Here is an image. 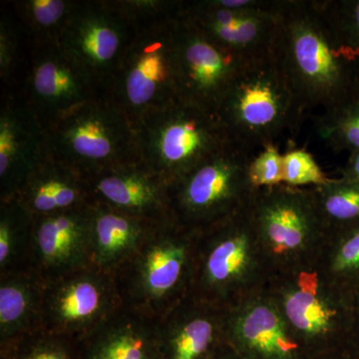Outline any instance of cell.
<instances>
[{
	"instance_id": "6da1fadb",
	"label": "cell",
	"mask_w": 359,
	"mask_h": 359,
	"mask_svg": "<svg viewBox=\"0 0 359 359\" xmlns=\"http://www.w3.org/2000/svg\"><path fill=\"white\" fill-rule=\"evenodd\" d=\"M273 56L304 112H327L359 91V61L339 39L327 0H280Z\"/></svg>"
},
{
	"instance_id": "7a4b0ae2",
	"label": "cell",
	"mask_w": 359,
	"mask_h": 359,
	"mask_svg": "<svg viewBox=\"0 0 359 359\" xmlns=\"http://www.w3.org/2000/svg\"><path fill=\"white\" fill-rule=\"evenodd\" d=\"M197 237L176 221L158 224L115 275L124 306L159 320L192 294Z\"/></svg>"
},
{
	"instance_id": "3957f363",
	"label": "cell",
	"mask_w": 359,
	"mask_h": 359,
	"mask_svg": "<svg viewBox=\"0 0 359 359\" xmlns=\"http://www.w3.org/2000/svg\"><path fill=\"white\" fill-rule=\"evenodd\" d=\"M302 113L294 90L273 55L248 62L217 110L231 140L248 150L276 145V139Z\"/></svg>"
},
{
	"instance_id": "277c9868",
	"label": "cell",
	"mask_w": 359,
	"mask_h": 359,
	"mask_svg": "<svg viewBox=\"0 0 359 359\" xmlns=\"http://www.w3.org/2000/svg\"><path fill=\"white\" fill-rule=\"evenodd\" d=\"M250 163L249 150L233 141L170 186L175 221L199 233L249 205L257 190Z\"/></svg>"
},
{
	"instance_id": "5b68a950",
	"label": "cell",
	"mask_w": 359,
	"mask_h": 359,
	"mask_svg": "<svg viewBox=\"0 0 359 359\" xmlns=\"http://www.w3.org/2000/svg\"><path fill=\"white\" fill-rule=\"evenodd\" d=\"M123 306L115 276L88 266L44 282L41 328L81 340Z\"/></svg>"
},
{
	"instance_id": "8992f818",
	"label": "cell",
	"mask_w": 359,
	"mask_h": 359,
	"mask_svg": "<svg viewBox=\"0 0 359 359\" xmlns=\"http://www.w3.org/2000/svg\"><path fill=\"white\" fill-rule=\"evenodd\" d=\"M250 204L198 233L192 292L195 297L221 306L231 290L244 280L252 264L250 236L256 231Z\"/></svg>"
},
{
	"instance_id": "52a82bcc",
	"label": "cell",
	"mask_w": 359,
	"mask_h": 359,
	"mask_svg": "<svg viewBox=\"0 0 359 359\" xmlns=\"http://www.w3.org/2000/svg\"><path fill=\"white\" fill-rule=\"evenodd\" d=\"M186 28L175 48L181 100L217 113L231 82L250 61L219 46L193 23Z\"/></svg>"
},
{
	"instance_id": "ba28073f",
	"label": "cell",
	"mask_w": 359,
	"mask_h": 359,
	"mask_svg": "<svg viewBox=\"0 0 359 359\" xmlns=\"http://www.w3.org/2000/svg\"><path fill=\"white\" fill-rule=\"evenodd\" d=\"M250 207L257 235L276 256L301 252L325 228L313 191L287 185L259 189Z\"/></svg>"
},
{
	"instance_id": "9c48e42d",
	"label": "cell",
	"mask_w": 359,
	"mask_h": 359,
	"mask_svg": "<svg viewBox=\"0 0 359 359\" xmlns=\"http://www.w3.org/2000/svg\"><path fill=\"white\" fill-rule=\"evenodd\" d=\"M280 8V0H245L240 7H224L214 1L197 14L193 25L244 60H257L273 55Z\"/></svg>"
},
{
	"instance_id": "30bf717a",
	"label": "cell",
	"mask_w": 359,
	"mask_h": 359,
	"mask_svg": "<svg viewBox=\"0 0 359 359\" xmlns=\"http://www.w3.org/2000/svg\"><path fill=\"white\" fill-rule=\"evenodd\" d=\"M231 142L217 113L181 100L160 132L163 179L173 185Z\"/></svg>"
},
{
	"instance_id": "8fae6325",
	"label": "cell",
	"mask_w": 359,
	"mask_h": 359,
	"mask_svg": "<svg viewBox=\"0 0 359 359\" xmlns=\"http://www.w3.org/2000/svg\"><path fill=\"white\" fill-rule=\"evenodd\" d=\"M90 205L33 218L29 269L43 282L93 266Z\"/></svg>"
},
{
	"instance_id": "7c38bea8",
	"label": "cell",
	"mask_w": 359,
	"mask_h": 359,
	"mask_svg": "<svg viewBox=\"0 0 359 359\" xmlns=\"http://www.w3.org/2000/svg\"><path fill=\"white\" fill-rule=\"evenodd\" d=\"M287 325L273 304L254 302L238 313L224 314V342L244 359H309Z\"/></svg>"
},
{
	"instance_id": "4fadbf2b",
	"label": "cell",
	"mask_w": 359,
	"mask_h": 359,
	"mask_svg": "<svg viewBox=\"0 0 359 359\" xmlns=\"http://www.w3.org/2000/svg\"><path fill=\"white\" fill-rule=\"evenodd\" d=\"M221 306L190 294L158 320L163 359H210L224 344Z\"/></svg>"
},
{
	"instance_id": "5bb4252c",
	"label": "cell",
	"mask_w": 359,
	"mask_h": 359,
	"mask_svg": "<svg viewBox=\"0 0 359 359\" xmlns=\"http://www.w3.org/2000/svg\"><path fill=\"white\" fill-rule=\"evenodd\" d=\"M283 314L309 359L332 353L351 341L339 325L337 306L318 290L314 275L302 273L297 285L283 294Z\"/></svg>"
},
{
	"instance_id": "9a60e30c",
	"label": "cell",
	"mask_w": 359,
	"mask_h": 359,
	"mask_svg": "<svg viewBox=\"0 0 359 359\" xmlns=\"http://www.w3.org/2000/svg\"><path fill=\"white\" fill-rule=\"evenodd\" d=\"M80 359H163L158 320L123 306L79 340Z\"/></svg>"
},
{
	"instance_id": "2e32d148",
	"label": "cell",
	"mask_w": 359,
	"mask_h": 359,
	"mask_svg": "<svg viewBox=\"0 0 359 359\" xmlns=\"http://www.w3.org/2000/svg\"><path fill=\"white\" fill-rule=\"evenodd\" d=\"M95 201L90 205L92 264L114 276L135 256L156 226Z\"/></svg>"
},
{
	"instance_id": "e0dca14e",
	"label": "cell",
	"mask_w": 359,
	"mask_h": 359,
	"mask_svg": "<svg viewBox=\"0 0 359 359\" xmlns=\"http://www.w3.org/2000/svg\"><path fill=\"white\" fill-rule=\"evenodd\" d=\"M97 201L154 224L175 221L170 185L161 176L117 172L96 180Z\"/></svg>"
},
{
	"instance_id": "ac0fdd59",
	"label": "cell",
	"mask_w": 359,
	"mask_h": 359,
	"mask_svg": "<svg viewBox=\"0 0 359 359\" xmlns=\"http://www.w3.org/2000/svg\"><path fill=\"white\" fill-rule=\"evenodd\" d=\"M43 287L30 269L0 276V344L41 328Z\"/></svg>"
},
{
	"instance_id": "d6986e66",
	"label": "cell",
	"mask_w": 359,
	"mask_h": 359,
	"mask_svg": "<svg viewBox=\"0 0 359 359\" xmlns=\"http://www.w3.org/2000/svg\"><path fill=\"white\" fill-rule=\"evenodd\" d=\"M25 207L33 218L85 207L86 191L74 179L47 175L30 180L22 191L13 198Z\"/></svg>"
},
{
	"instance_id": "ffe728a7",
	"label": "cell",
	"mask_w": 359,
	"mask_h": 359,
	"mask_svg": "<svg viewBox=\"0 0 359 359\" xmlns=\"http://www.w3.org/2000/svg\"><path fill=\"white\" fill-rule=\"evenodd\" d=\"M33 217L15 199L9 201L0 218V276L29 269Z\"/></svg>"
},
{
	"instance_id": "44dd1931",
	"label": "cell",
	"mask_w": 359,
	"mask_h": 359,
	"mask_svg": "<svg viewBox=\"0 0 359 359\" xmlns=\"http://www.w3.org/2000/svg\"><path fill=\"white\" fill-rule=\"evenodd\" d=\"M325 226L337 230L359 223V183L346 179L330 180L313 190Z\"/></svg>"
},
{
	"instance_id": "7402d4cb",
	"label": "cell",
	"mask_w": 359,
	"mask_h": 359,
	"mask_svg": "<svg viewBox=\"0 0 359 359\" xmlns=\"http://www.w3.org/2000/svg\"><path fill=\"white\" fill-rule=\"evenodd\" d=\"M0 359H80L79 340L39 328L0 344Z\"/></svg>"
},
{
	"instance_id": "603a6c76",
	"label": "cell",
	"mask_w": 359,
	"mask_h": 359,
	"mask_svg": "<svg viewBox=\"0 0 359 359\" xmlns=\"http://www.w3.org/2000/svg\"><path fill=\"white\" fill-rule=\"evenodd\" d=\"M321 139L335 152L359 151V91L337 107L321 113L316 123Z\"/></svg>"
},
{
	"instance_id": "cb8c5ba5",
	"label": "cell",
	"mask_w": 359,
	"mask_h": 359,
	"mask_svg": "<svg viewBox=\"0 0 359 359\" xmlns=\"http://www.w3.org/2000/svg\"><path fill=\"white\" fill-rule=\"evenodd\" d=\"M170 71L175 73L174 55L162 49L146 52L132 68L127 79V94L135 105H143L155 95L156 90L166 81Z\"/></svg>"
},
{
	"instance_id": "d4e9b609",
	"label": "cell",
	"mask_w": 359,
	"mask_h": 359,
	"mask_svg": "<svg viewBox=\"0 0 359 359\" xmlns=\"http://www.w3.org/2000/svg\"><path fill=\"white\" fill-rule=\"evenodd\" d=\"M69 140L75 152L87 159L102 160L112 153L109 132L93 118L79 120L70 130Z\"/></svg>"
},
{
	"instance_id": "484cf974",
	"label": "cell",
	"mask_w": 359,
	"mask_h": 359,
	"mask_svg": "<svg viewBox=\"0 0 359 359\" xmlns=\"http://www.w3.org/2000/svg\"><path fill=\"white\" fill-rule=\"evenodd\" d=\"M339 238L332 259L335 275L359 287V223L339 229Z\"/></svg>"
},
{
	"instance_id": "4316f807",
	"label": "cell",
	"mask_w": 359,
	"mask_h": 359,
	"mask_svg": "<svg viewBox=\"0 0 359 359\" xmlns=\"http://www.w3.org/2000/svg\"><path fill=\"white\" fill-rule=\"evenodd\" d=\"M327 8L339 39L359 61V0H327Z\"/></svg>"
},
{
	"instance_id": "83f0119b",
	"label": "cell",
	"mask_w": 359,
	"mask_h": 359,
	"mask_svg": "<svg viewBox=\"0 0 359 359\" xmlns=\"http://www.w3.org/2000/svg\"><path fill=\"white\" fill-rule=\"evenodd\" d=\"M285 185L297 187L325 185L330 179L316 162L313 155L302 149H294L283 154Z\"/></svg>"
},
{
	"instance_id": "f1b7e54d",
	"label": "cell",
	"mask_w": 359,
	"mask_h": 359,
	"mask_svg": "<svg viewBox=\"0 0 359 359\" xmlns=\"http://www.w3.org/2000/svg\"><path fill=\"white\" fill-rule=\"evenodd\" d=\"M250 183L255 188H271L285 183L283 155L276 145L262 149L261 153L250 160L249 166Z\"/></svg>"
},
{
	"instance_id": "f546056e",
	"label": "cell",
	"mask_w": 359,
	"mask_h": 359,
	"mask_svg": "<svg viewBox=\"0 0 359 359\" xmlns=\"http://www.w3.org/2000/svg\"><path fill=\"white\" fill-rule=\"evenodd\" d=\"M82 52L98 63L107 62L113 58L119 46V39L114 30L102 23H92L80 35Z\"/></svg>"
},
{
	"instance_id": "4dcf8cb0",
	"label": "cell",
	"mask_w": 359,
	"mask_h": 359,
	"mask_svg": "<svg viewBox=\"0 0 359 359\" xmlns=\"http://www.w3.org/2000/svg\"><path fill=\"white\" fill-rule=\"evenodd\" d=\"M34 84L39 93L48 98H66L76 91V82L69 70L54 62L39 66Z\"/></svg>"
},
{
	"instance_id": "1f68e13d",
	"label": "cell",
	"mask_w": 359,
	"mask_h": 359,
	"mask_svg": "<svg viewBox=\"0 0 359 359\" xmlns=\"http://www.w3.org/2000/svg\"><path fill=\"white\" fill-rule=\"evenodd\" d=\"M16 151V139L13 128L1 123L0 128V176L4 180L11 173Z\"/></svg>"
},
{
	"instance_id": "d6a6232c",
	"label": "cell",
	"mask_w": 359,
	"mask_h": 359,
	"mask_svg": "<svg viewBox=\"0 0 359 359\" xmlns=\"http://www.w3.org/2000/svg\"><path fill=\"white\" fill-rule=\"evenodd\" d=\"M35 20L42 25L55 23L65 13V4L58 0H34L32 4Z\"/></svg>"
},
{
	"instance_id": "836d02e7",
	"label": "cell",
	"mask_w": 359,
	"mask_h": 359,
	"mask_svg": "<svg viewBox=\"0 0 359 359\" xmlns=\"http://www.w3.org/2000/svg\"><path fill=\"white\" fill-rule=\"evenodd\" d=\"M342 178L359 183V151L351 153L341 171Z\"/></svg>"
},
{
	"instance_id": "e575fe53",
	"label": "cell",
	"mask_w": 359,
	"mask_h": 359,
	"mask_svg": "<svg viewBox=\"0 0 359 359\" xmlns=\"http://www.w3.org/2000/svg\"><path fill=\"white\" fill-rule=\"evenodd\" d=\"M311 359H359V351L353 346V344H349L332 353L323 354Z\"/></svg>"
},
{
	"instance_id": "d590c367",
	"label": "cell",
	"mask_w": 359,
	"mask_h": 359,
	"mask_svg": "<svg viewBox=\"0 0 359 359\" xmlns=\"http://www.w3.org/2000/svg\"><path fill=\"white\" fill-rule=\"evenodd\" d=\"M210 359H244L224 342Z\"/></svg>"
},
{
	"instance_id": "8d00e7d4",
	"label": "cell",
	"mask_w": 359,
	"mask_h": 359,
	"mask_svg": "<svg viewBox=\"0 0 359 359\" xmlns=\"http://www.w3.org/2000/svg\"><path fill=\"white\" fill-rule=\"evenodd\" d=\"M358 316H359V287H358ZM353 346L355 347L356 349L359 351V340L358 341L351 342Z\"/></svg>"
}]
</instances>
